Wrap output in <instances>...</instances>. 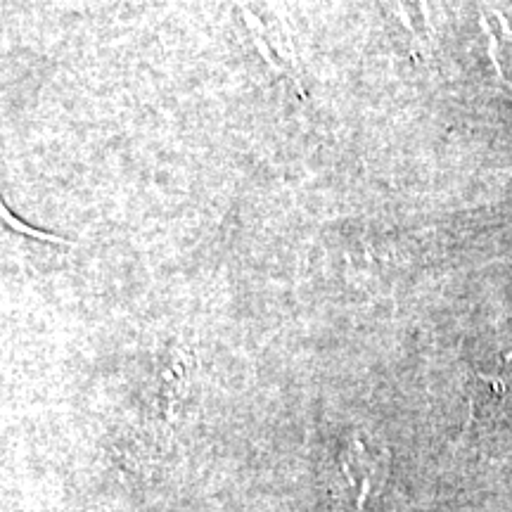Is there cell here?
I'll return each instance as SVG.
<instances>
[{
	"mask_svg": "<svg viewBox=\"0 0 512 512\" xmlns=\"http://www.w3.org/2000/svg\"><path fill=\"white\" fill-rule=\"evenodd\" d=\"M3 219H5V223H8V226H12V228L19 230V233H24V235H31V238L46 240V242H57V245H67V240H62V238H55V235H50V233H43V230H36V228L22 226V223H19V221L15 219V216L10 214L8 207H5V204H3Z\"/></svg>",
	"mask_w": 512,
	"mask_h": 512,
	"instance_id": "1",
	"label": "cell"
}]
</instances>
